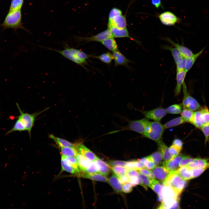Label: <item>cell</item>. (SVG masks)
Here are the masks:
<instances>
[{"label":"cell","mask_w":209,"mask_h":209,"mask_svg":"<svg viewBox=\"0 0 209 209\" xmlns=\"http://www.w3.org/2000/svg\"><path fill=\"white\" fill-rule=\"evenodd\" d=\"M162 39L170 43L177 49L183 57L187 59L193 54L192 51L189 48L175 42L168 37H165Z\"/></svg>","instance_id":"5bb4252c"},{"label":"cell","mask_w":209,"mask_h":209,"mask_svg":"<svg viewBox=\"0 0 209 209\" xmlns=\"http://www.w3.org/2000/svg\"><path fill=\"white\" fill-rule=\"evenodd\" d=\"M191 123L196 127L201 128L205 125L204 118L202 108L198 111L194 112Z\"/></svg>","instance_id":"ffe728a7"},{"label":"cell","mask_w":209,"mask_h":209,"mask_svg":"<svg viewBox=\"0 0 209 209\" xmlns=\"http://www.w3.org/2000/svg\"><path fill=\"white\" fill-rule=\"evenodd\" d=\"M99 172L98 165L96 161L92 162L89 167L86 170L85 173L93 174Z\"/></svg>","instance_id":"c3c4849f"},{"label":"cell","mask_w":209,"mask_h":209,"mask_svg":"<svg viewBox=\"0 0 209 209\" xmlns=\"http://www.w3.org/2000/svg\"><path fill=\"white\" fill-rule=\"evenodd\" d=\"M155 179L163 183L167 178L170 172L165 166L155 167L152 170Z\"/></svg>","instance_id":"4fadbf2b"},{"label":"cell","mask_w":209,"mask_h":209,"mask_svg":"<svg viewBox=\"0 0 209 209\" xmlns=\"http://www.w3.org/2000/svg\"><path fill=\"white\" fill-rule=\"evenodd\" d=\"M165 129L159 121H150L143 135L156 142L161 140Z\"/></svg>","instance_id":"7a4b0ae2"},{"label":"cell","mask_w":209,"mask_h":209,"mask_svg":"<svg viewBox=\"0 0 209 209\" xmlns=\"http://www.w3.org/2000/svg\"><path fill=\"white\" fill-rule=\"evenodd\" d=\"M168 149L170 153L174 157L179 154L181 149L172 145L169 147Z\"/></svg>","instance_id":"9f6ffc18"},{"label":"cell","mask_w":209,"mask_h":209,"mask_svg":"<svg viewBox=\"0 0 209 209\" xmlns=\"http://www.w3.org/2000/svg\"><path fill=\"white\" fill-rule=\"evenodd\" d=\"M22 15L21 10L8 11L2 24L4 29L10 28L15 30L18 29H24L28 32L21 24Z\"/></svg>","instance_id":"6da1fadb"},{"label":"cell","mask_w":209,"mask_h":209,"mask_svg":"<svg viewBox=\"0 0 209 209\" xmlns=\"http://www.w3.org/2000/svg\"><path fill=\"white\" fill-rule=\"evenodd\" d=\"M162 194L163 198L179 199L180 194L171 187L164 185L162 190Z\"/></svg>","instance_id":"cb8c5ba5"},{"label":"cell","mask_w":209,"mask_h":209,"mask_svg":"<svg viewBox=\"0 0 209 209\" xmlns=\"http://www.w3.org/2000/svg\"><path fill=\"white\" fill-rule=\"evenodd\" d=\"M132 186L129 183H127L123 184L122 186V191L125 193H129L132 190Z\"/></svg>","instance_id":"91938a15"},{"label":"cell","mask_w":209,"mask_h":209,"mask_svg":"<svg viewBox=\"0 0 209 209\" xmlns=\"http://www.w3.org/2000/svg\"><path fill=\"white\" fill-rule=\"evenodd\" d=\"M156 142L158 150L161 152L162 154L163 160V163L167 162L174 157L169 152V147L161 140Z\"/></svg>","instance_id":"d6986e66"},{"label":"cell","mask_w":209,"mask_h":209,"mask_svg":"<svg viewBox=\"0 0 209 209\" xmlns=\"http://www.w3.org/2000/svg\"><path fill=\"white\" fill-rule=\"evenodd\" d=\"M158 17L161 22L167 26H174L181 21V19L170 11L164 12L158 15Z\"/></svg>","instance_id":"ba28073f"},{"label":"cell","mask_w":209,"mask_h":209,"mask_svg":"<svg viewBox=\"0 0 209 209\" xmlns=\"http://www.w3.org/2000/svg\"><path fill=\"white\" fill-rule=\"evenodd\" d=\"M138 160L143 164L145 168L148 169L152 170L156 167L149 156Z\"/></svg>","instance_id":"f6af8a7d"},{"label":"cell","mask_w":209,"mask_h":209,"mask_svg":"<svg viewBox=\"0 0 209 209\" xmlns=\"http://www.w3.org/2000/svg\"><path fill=\"white\" fill-rule=\"evenodd\" d=\"M96 161L98 166L99 172L105 176L108 175L110 171V169L109 165L98 158Z\"/></svg>","instance_id":"1f68e13d"},{"label":"cell","mask_w":209,"mask_h":209,"mask_svg":"<svg viewBox=\"0 0 209 209\" xmlns=\"http://www.w3.org/2000/svg\"><path fill=\"white\" fill-rule=\"evenodd\" d=\"M186 73L185 70L176 71V84L174 90L175 95L176 96L179 95L181 93L182 87L184 83Z\"/></svg>","instance_id":"44dd1931"},{"label":"cell","mask_w":209,"mask_h":209,"mask_svg":"<svg viewBox=\"0 0 209 209\" xmlns=\"http://www.w3.org/2000/svg\"><path fill=\"white\" fill-rule=\"evenodd\" d=\"M194 112L190 109H183L181 114V116L185 122L190 123L192 119Z\"/></svg>","instance_id":"60d3db41"},{"label":"cell","mask_w":209,"mask_h":209,"mask_svg":"<svg viewBox=\"0 0 209 209\" xmlns=\"http://www.w3.org/2000/svg\"><path fill=\"white\" fill-rule=\"evenodd\" d=\"M16 105L20 112V114L18 116L17 118L20 120L24 127L26 130L28 131L30 137L31 130L35 120V118L39 114L40 112L33 114L24 113L21 109L18 103H16Z\"/></svg>","instance_id":"8992f818"},{"label":"cell","mask_w":209,"mask_h":209,"mask_svg":"<svg viewBox=\"0 0 209 209\" xmlns=\"http://www.w3.org/2000/svg\"><path fill=\"white\" fill-rule=\"evenodd\" d=\"M110 37H113L110 30L107 29L96 35L91 37H78L76 38L79 41H84L86 42H101L103 40Z\"/></svg>","instance_id":"30bf717a"},{"label":"cell","mask_w":209,"mask_h":209,"mask_svg":"<svg viewBox=\"0 0 209 209\" xmlns=\"http://www.w3.org/2000/svg\"><path fill=\"white\" fill-rule=\"evenodd\" d=\"M112 172L118 178L126 174L127 169L125 167L120 166H113L111 168Z\"/></svg>","instance_id":"bcb514c9"},{"label":"cell","mask_w":209,"mask_h":209,"mask_svg":"<svg viewBox=\"0 0 209 209\" xmlns=\"http://www.w3.org/2000/svg\"><path fill=\"white\" fill-rule=\"evenodd\" d=\"M204 48H203L197 53L193 54L191 57L187 59L185 69L186 73L192 68L196 60L202 53Z\"/></svg>","instance_id":"d6a6232c"},{"label":"cell","mask_w":209,"mask_h":209,"mask_svg":"<svg viewBox=\"0 0 209 209\" xmlns=\"http://www.w3.org/2000/svg\"><path fill=\"white\" fill-rule=\"evenodd\" d=\"M172 144L177 147L182 149L183 142L181 139L178 138L174 139L173 141Z\"/></svg>","instance_id":"94428289"},{"label":"cell","mask_w":209,"mask_h":209,"mask_svg":"<svg viewBox=\"0 0 209 209\" xmlns=\"http://www.w3.org/2000/svg\"><path fill=\"white\" fill-rule=\"evenodd\" d=\"M78 153L83 156L87 160L91 161H95L98 158L96 155L82 143L75 144Z\"/></svg>","instance_id":"8fae6325"},{"label":"cell","mask_w":209,"mask_h":209,"mask_svg":"<svg viewBox=\"0 0 209 209\" xmlns=\"http://www.w3.org/2000/svg\"><path fill=\"white\" fill-rule=\"evenodd\" d=\"M187 59L183 57L180 62L176 64V71L185 70Z\"/></svg>","instance_id":"11a10c76"},{"label":"cell","mask_w":209,"mask_h":209,"mask_svg":"<svg viewBox=\"0 0 209 209\" xmlns=\"http://www.w3.org/2000/svg\"><path fill=\"white\" fill-rule=\"evenodd\" d=\"M107 48L113 52L118 50V47L114 38L107 39L101 42Z\"/></svg>","instance_id":"f1b7e54d"},{"label":"cell","mask_w":209,"mask_h":209,"mask_svg":"<svg viewBox=\"0 0 209 209\" xmlns=\"http://www.w3.org/2000/svg\"><path fill=\"white\" fill-rule=\"evenodd\" d=\"M182 104H176L170 106L166 109L167 113L172 114L181 113L182 111Z\"/></svg>","instance_id":"7bdbcfd3"},{"label":"cell","mask_w":209,"mask_h":209,"mask_svg":"<svg viewBox=\"0 0 209 209\" xmlns=\"http://www.w3.org/2000/svg\"><path fill=\"white\" fill-rule=\"evenodd\" d=\"M141 112L147 119L155 121H160L167 114L166 109L162 107H158L154 109Z\"/></svg>","instance_id":"9c48e42d"},{"label":"cell","mask_w":209,"mask_h":209,"mask_svg":"<svg viewBox=\"0 0 209 209\" xmlns=\"http://www.w3.org/2000/svg\"><path fill=\"white\" fill-rule=\"evenodd\" d=\"M194 158L189 156H184L179 164V167L186 166L192 162Z\"/></svg>","instance_id":"f5cc1de1"},{"label":"cell","mask_w":209,"mask_h":209,"mask_svg":"<svg viewBox=\"0 0 209 209\" xmlns=\"http://www.w3.org/2000/svg\"><path fill=\"white\" fill-rule=\"evenodd\" d=\"M75 158L80 171L85 173L90 166L91 162L78 152L75 156Z\"/></svg>","instance_id":"603a6c76"},{"label":"cell","mask_w":209,"mask_h":209,"mask_svg":"<svg viewBox=\"0 0 209 209\" xmlns=\"http://www.w3.org/2000/svg\"><path fill=\"white\" fill-rule=\"evenodd\" d=\"M127 22L125 16L122 14L114 17L112 19L108 20V28L115 27L119 28H127Z\"/></svg>","instance_id":"9a60e30c"},{"label":"cell","mask_w":209,"mask_h":209,"mask_svg":"<svg viewBox=\"0 0 209 209\" xmlns=\"http://www.w3.org/2000/svg\"><path fill=\"white\" fill-rule=\"evenodd\" d=\"M80 175L84 178L89 179L92 180L101 181L107 182L108 181V179L106 176L100 173H95L89 174L86 173H81Z\"/></svg>","instance_id":"d4e9b609"},{"label":"cell","mask_w":209,"mask_h":209,"mask_svg":"<svg viewBox=\"0 0 209 209\" xmlns=\"http://www.w3.org/2000/svg\"><path fill=\"white\" fill-rule=\"evenodd\" d=\"M184 98L181 104L183 109H186L192 111L201 109L202 107L194 98L188 94L185 83L183 85Z\"/></svg>","instance_id":"52a82bcc"},{"label":"cell","mask_w":209,"mask_h":209,"mask_svg":"<svg viewBox=\"0 0 209 209\" xmlns=\"http://www.w3.org/2000/svg\"><path fill=\"white\" fill-rule=\"evenodd\" d=\"M122 14V12L121 10L116 8H113L109 12L108 20H111L116 17Z\"/></svg>","instance_id":"681fc988"},{"label":"cell","mask_w":209,"mask_h":209,"mask_svg":"<svg viewBox=\"0 0 209 209\" xmlns=\"http://www.w3.org/2000/svg\"><path fill=\"white\" fill-rule=\"evenodd\" d=\"M127 161H110L109 164L111 166H120L125 167Z\"/></svg>","instance_id":"6f0895ef"},{"label":"cell","mask_w":209,"mask_h":209,"mask_svg":"<svg viewBox=\"0 0 209 209\" xmlns=\"http://www.w3.org/2000/svg\"><path fill=\"white\" fill-rule=\"evenodd\" d=\"M109 183L116 192H120L122 191V184L118 177L115 175H112L108 179Z\"/></svg>","instance_id":"484cf974"},{"label":"cell","mask_w":209,"mask_h":209,"mask_svg":"<svg viewBox=\"0 0 209 209\" xmlns=\"http://www.w3.org/2000/svg\"><path fill=\"white\" fill-rule=\"evenodd\" d=\"M184 156L182 154H179L170 160L163 163L162 164L167 168L170 172L175 171L179 168V163Z\"/></svg>","instance_id":"2e32d148"},{"label":"cell","mask_w":209,"mask_h":209,"mask_svg":"<svg viewBox=\"0 0 209 209\" xmlns=\"http://www.w3.org/2000/svg\"><path fill=\"white\" fill-rule=\"evenodd\" d=\"M125 167L127 170L133 169L139 170L145 167L143 164L138 160H132L127 161Z\"/></svg>","instance_id":"e575fe53"},{"label":"cell","mask_w":209,"mask_h":209,"mask_svg":"<svg viewBox=\"0 0 209 209\" xmlns=\"http://www.w3.org/2000/svg\"><path fill=\"white\" fill-rule=\"evenodd\" d=\"M176 171L179 175L185 181L192 179L191 169L187 165L180 167Z\"/></svg>","instance_id":"4316f807"},{"label":"cell","mask_w":209,"mask_h":209,"mask_svg":"<svg viewBox=\"0 0 209 209\" xmlns=\"http://www.w3.org/2000/svg\"><path fill=\"white\" fill-rule=\"evenodd\" d=\"M149 122L146 118L137 120H129L127 126L121 128V131L131 130L143 135Z\"/></svg>","instance_id":"5b68a950"},{"label":"cell","mask_w":209,"mask_h":209,"mask_svg":"<svg viewBox=\"0 0 209 209\" xmlns=\"http://www.w3.org/2000/svg\"><path fill=\"white\" fill-rule=\"evenodd\" d=\"M65 156L73 168L75 173L80 174L81 171L79 168L75 158L74 156Z\"/></svg>","instance_id":"7dc6e473"},{"label":"cell","mask_w":209,"mask_h":209,"mask_svg":"<svg viewBox=\"0 0 209 209\" xmlns=\"http://www.w3.org/2000/svg\"><path fill=\"white\" fill-rule=\"evenodd\" d=\"M207 169L206 168H194L191 169L192 179L199 176Z\"/></svg>","instance_id":"816d5d0a"},{"label":"cell","mask_w":209,"mask_h":209,"mask_svg":"<svg viewBox=\"0 0 209 209\" xmlns=\"http://www.w3.org/2000/svg\"><path fill=\"white\" fill-rule=\"evenodd\" d=\"M138 171L140 181V185L147 190L148 187H150L153 180L154 179H152L145 175L139 171Z\"/></svg>","instance_id":"836d02e7"},{"label":"cell","mask_w":209,"mask_h":209,"mask_svg":"<svg viewBox=\"0 0 209 209\" xmlns=\"http://www.w3.org/2000/svg\"><path fill=\"white\" fill-rule=\"evenodd\" d=\"M162 48L170 51L176 64L180 62L183 57L179 51L175 48H173L167 45L163 46Z\"/></svg>","instance_id":"83f0119b"},{"label":"cell","mask_w":209,"mask_h":209,"mask_svg":"<svg viewBox=\"0 0 209 209\" xmlns=\"http://www.w3.org/2000/svg\"><path fill=\"white\" fill-rule=\"evenodd\" d=\"M26 129L20 120L18 118L16 120L13 127L6 134H8L16 131H25Z\"/></svg>","instance_id":"b9f144b4"},{"label":"cell","mask_w":209,"mask_h":209,"mask_svg":"<svg viewBox=\"0 0 209 209\" xmlns=\"http://www.w3.org/2000/svg\"><path fill=\"white\" fill-rule=\"evenodd\" d=\"M201 129L205 137L206 144L209 140V124L203 125Z\"/></svg>","instance_id":"db71d44e"},{"label":"cell","mask_w":209,"mask_h":209,"mask_svg":"<svg viewBox=\"0 0 209 209\" xmlns=\"http://www.w3.org/2000/svg\"><path fill=\"white\" fill-rule=\"evenodd\" d=\"M62 155L66 156H76L78 152L75 147H60Z\"/></svg>","instance_id":"8d00e7d4"},{"label":"cell","mask_w":209,"mask_h":209,"mask_svg":"<svg viewBox=\"0 0 209 209\" xmlns=\"http://www.w3.org/2000/svg\"><path fill=\"white\" fill-rule=\"evenodd\" d=\"M49 137L53 140L60 147H75V144L63 138L56 137L52 134L49 135Z\"/></svg>","instance_id":"f546056e"},{"label":"cell","mask_w":209,"mask_h":209,"mask_svg":"<svg viewBox=\"0 0 209 209\" xmlns=\"http://www.w3.org/2000/svg\"><path fill=\"white\" fill-rule=\"evenodd\" d=\"M71 50L80 58L86 60L91 57L90 55L86 54L83 51L71 47Z\"/></svg>","instance_id":"f907efd6"},{"label":"cell","mask_w":209,"mask_h":209,"mask_svg":"<svg viewBox=\"0 0 209 209\" xmlns=\"http://www.w3.org/2000/svg\"><path fill=\"white\" fill-rule=\"evenodd\" d=\"M61 156V164L62 170L70 173L73 174L75 173L73 168L66 156L63 155Z\"/></svg>","instance_id":"d590c367"},{"label":"cell","mask_w":209,"mask_h":209,"mask_svg":"<svg viewBox=\"0 0 209 209\" xmlns=\"http://www.w3.org/2000/svg\"><path fill=\"white\" fill-rule=\"evenodd\" d=\"M24 0H12L9 11L21 10Z\"/></svg>","instance_id":"ee69618b"},{"label":"cell","mask_w":209,"mask_h":209,"mask_svg":"<svg viewBox=\"0 0 209 209\" xmlns=\"http://www.w3.org/2000/svg\"><path fill=\"white\" fill-rule=\"evenodd\" d=\"M111 31L113 38H127L134 41L137 44H140V42L136 40L130 36L127 28H119L115 27L108 28Z\"/></svg>","instance_id":"7c38bea8"},{"label":"cell","mask_w":209,"mask_h":209,"mask_svg":"<svg viewBox=\"0 0 209 209\" xmlns=\"http://www.w3.org/2000/svg\"><path fill=\"white\" fill-rule=\"evenodd\" d=\"M149 156L153 162L156 166L162 164L163 157L161 153L159 151H157L153 153Z\"/></svg>","instance_id":"f35d334b"},{"label":"cell","mask_w":209,"mask_h":209,"mask_svg":"<svg viewBox=\"0 0 209 209\" xmlns=\"http://www.w3.org/2000/svg\"><path fill=\"white\" fill-rule=\"evenodd\" d=\"M186 181L183 179L176 171L171 172L163 183L164 185L170 186L180 194L186 186Z\"/></svg>","instance_id":"3957f363"},{"label":"cell","mask_w":209,"mask_h":209,"mask_svg":"<svg viewBox=\"0 0 209 209\" xmlns=\"http://www.w3.org/2000/svg\"><path fill=\"white\" fill-rule=\"evenodd\" d=\"M93 57L99 59L102 62L107 64H110L113 59L112 54L109 52L103 53L98 56H94Z\"/></svg>","instance_id":"ab89813d"},{"label":"cell","mask_w":209,"mask_h":209,"mask_svg":"<svg viewBox=\"0 0 209 209\" xmlns=\"http://www.w3.org/2000/svg\"><path fill=\"white\" fill-rule=\"evenodd\" d=\"M191 169L209 168V162L208 159L201 158H194L193 161L187 165Z\"/></svg>","instance_id":"7402d4cb"},{"label":"cell","mask_w":209,"mask_h":209,"mask_svg":"<svg viewBox=\"0 0 209 209\" xmlns=\"http://www.w3.org/2000/svg\"><path fill=\"white\" fill-rule=\"evenodd\" d=\"M179 199L163 198L161 203L158 208L159 209L180 208Z\"/></svg>","instance_id":"e0dca14e"},{"label":"cell","mask_w":209,"mask_h":209,"mask_svg":"<svg viewBox=\"0 0 209 209\" xmlns=\"http://www.w3.org/2000/svg\"><path fill=\"white\" fill-rule=\"evenodd\" d=\"M185 122L181 116L171 120L163 125L165 129L175 127Z\"/></svg>","instance_id":"74e56055"},{"label":"cell","mask_w":209,"mask_h":209,"mask_svg":"<svg viewBox=\"0 0 209 209\" xmlns=\"http://www.w3.org/2000/svg\"><path fill=\"white\" fill-rule=\"evenodd\" d=\"M139 171L152 179H155L152 171L145 168V167L141 169Z\"/></svg>","instance_id":"680465c9"},{"label":"cell","mask_w":209,"mask_h":209,"mask_svg":"<svg viewBox=\"0 0 209 209\" xmlns=\"http://www.w3.org/2000/svg\"><path fill=\"white\" fill-rule=\"evenodd\" d=\"M163 186V184H161L158 181L154 179L149 187L158 194V199L161 202L163 199L162 194V190Z\"/></svg>","instance_id":"4dcf8cb0"},{"label":"cell","mask_w":209,"mask_h":209,"mask_svg":"<svg viewBox=\"0 0 209 209\" xmlns=\"http://www.w3.org/2000/svg\"><path fill=\"white\" fill-rule=\"evenodd\" d=\"M112 55L115 66H123L128 67V63L131 62L118 50L113 52Z\"/></svg>","instance_id":"ac0fdd59"},{"label":"cell","mask_w":209,"mask_h":209,"mask_svg":"<svg viewBox=\"0 0 209 209\" xmlns=\"http://www.w3.org/2000/svg\"><path fill=\"white\" fill-rule=\"evenodd\" d=\"M64 49L63 50L55 49L48 47H43L56 51L66 58L79 65L84 67V65L87 63L86 60L79 57L71 50V47L67 44H64Z\"/></svg>","instance_id":"277c9868"},{"label":"cell","mask_w":209,"mask_h":209,"mask_svg":"<svg viewBox=\"0 0 209 209\" xmlns=\"http://www.w3.org/2000/svg\"><path fill=\"white\" fill-rule=\"evenodd\" d=\"M152 4L156 8L161 7L162 8L161 0H151Z\"/></svg>","instance_id":"be15d7a7"},{"label":"cell","mask_w":209,"mask_h":209,"mask_svg":"<svg viewBox=\"0 0 209 209\" xmlns=\"http://www.w3.org/2000/svg\"><path fill=\"white\" fill-rule=\"evenodd\" d=\"M119 179L122 184H124L127 183H129V179L126 174L118 178Z\"/></svg>","instance_id":"6125c7cd"}]
</instances>
